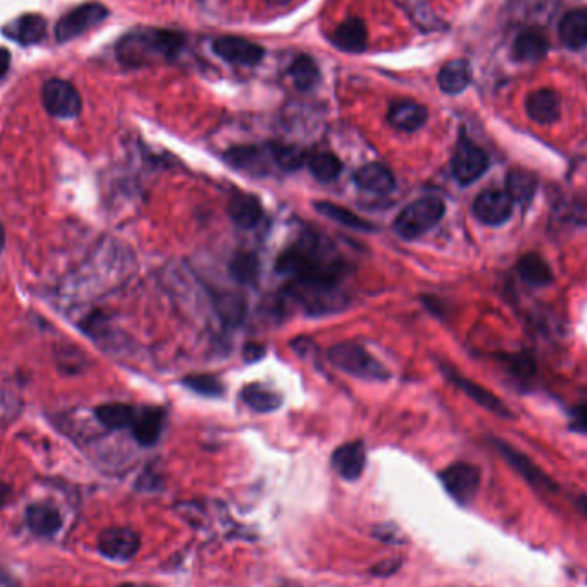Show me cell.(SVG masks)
<instances>
[{"mask_svg": "<svg viewBox=\"0 0 587 587\" xmlns=\"http://www.w3.org/2000/svg\"><path fill=\"white\" fill-rule=\"evenodd\" d=\"M227 212L236 225L243 229H253L258 225L263 216V206L257 196L239 193L230 198Z\"/></svg>", "mask_w": 587, "mask_h": 587, "instance_id": "cell-23", "label": "cell"}, {"mask_svg": "<svg viewBox=\"0 0 587 587\" xmlns=\"http://www.w3.org/2000/svg\"><path fill=\"white\" fill-rule=\"evenodd\" d=\"M214 50L218 58L236 66H257L265 58L263 47L249 42L243 37H220L214 42Z\"/></svg>", "mask_w": 587, "mask_h": 587, "instance_id": "cell-13", "label": "cell"}, {"mask_svg": "<svg viewBox=\"0 0 587 587\" xmlns=\"http://www.w3.org/2000/svg\"><path fill=\"white\" fill-rule=\"evenodd\" d=\"M471 83V68L466 60L456 58L446 62L438 72V85L448 95H458Z\"/></svg>", "mask_w": 587, "mask_h": 587, "instance_id": "cell-25", "label": "cell"}, {"mask_svg": "<svg viewBox=\"0 0 587 587\" xmlns=\"http://www.w3.org/2000/svg\"><path fill=\"white\" fill-rule=\"evenodd\" d=\"M503 359L508 370L517 374V378H530L536 372V361L528 352H519L514 356L508 354Z\"/></svg>", "mask_w": 587, "mask_h": 587, "instance_id": "cell-39", "label": "cell"}, {"mask_svg": "<svg viewBox=\"0 0 587 587\" xmlns=\"http://www.w3.org/2000/svg\"><path fill=\"white\" fill-rule=\"evenodd\" d=\"M142 546L140 534L128 528H110L105 529L99 538V550L101 555L115 561H128L132 559Z\"/></svg>", "mask_w": 587, "mask_h": 587, "instance_id": "cell-12", "label": "cell"}, {"mask_svg": "<svg viewBox=\"0 0 587 587\" xmlns=\"http://www.w3.org/2000/svg\"><path fill=\"white\" fill-rule=\"evenodd\" d=\"M560 40L569 48H582L587 45V9H575L561 17Z\"/></svg>", "mask_w": 587, "mask_h": 587, "instance_id": "cell-24", "label": "cell"}, {"mask_svg": "<svg viewBox=\"0 0 587 587\" xmlns=\"http://www.w3.org/2000/svg\"><path fill=\"white\" fill-rule=\"evenodd\" d=\"M560 109H561V103H560L559 93L548 88L536 89L526 100V112L529 115L530 121L541 126L557 122L560 119Z\"/></svg>", "mask_w": 587, "mask_h": 587, "instance_id": "cell-16", "label": "cell"}, {"mask_svg": "<svg viewBox=\"0 0 587 587\" xmlns=\"http://www.w3.org/2000/svg\"><path fill=\"white\" fill-rule=\"evenodd\" d=\"M572 430L587 435V402L572 411Z\"/></svg>", "mask_w": 587, "mask_h": 587, "instance_id": "cell-40", "label": "cell"}, {"mask_svg": "<svg viewBox=\"0 0 587 587\" xmlns=\"http://www.w3.org/2000/svg\"><path fill=\"white\" fill-rule=\"evenodd\" d=\"M11 487L7 485V483H4V481H0V508L9 501V498H11Z\"/></svg>", "mask_w": 587, "mask_h": 587, "instance_id": "cell-43", "label": "cell"}, {"mask_svg": "<svg viewBox=\"0 0 587 587\" xmlns=\"http://www.w3.org/2000/svg\"><path fill=\"white\" fill-rule=\"evenodd\" d=\"M2 33L16 44H40L47 37V21L40 15L21 16L2 29Z\"/></svg>", "mask_w": 587, "mask_h": 587, "instance_id": "cell-18", "label": "cell"}, {"mask_svg": "<svg viewBox=\"0 0 587 587\" xmlns=\"http://www.w3.org/2000/svg\"><path fill=\"white\" fill-rule=\"evenodd\" d=\"M315 208L321 215L329 216L330 220H335L349 229L359 230V232H372L374 230L370 222H366L364 218L352 214L351 210H347L341 204L321 201V203H315Z\"/></svg>", "mask_w": 587, "mask_h": 587, "instance_id": "cell-31", "label": "cell"}, {"mask_svg": "<svg viewBox=\"0 0 587 587\" xmlns=\"http://www.w3.org/2000/svg\"><path fill=\"white\" fill-rule=\"evenodd\" d=\"M331 466L347 481H356L366 466V448L362 442L339 446L331 456Z\"/></svg>", "mask_w": 587, "mask_h": 587, "instance_id": "cell-17", "label": "cell"}, {"mask_svg": "<svg viewBox=\"0 0 587 587\" xmlns=\"http://www.w3.org/2000/svg\"><path fill=\"white\" fill-rule=\"evenodd\" d=\"M272 155V146L257 148V146H241L225 153V160L232 167L249 171V173H265V160Z\"/></svg>", "mask_w": 587, "mask_h": 587, "instance_id": "cell-26", "label": "cell"}, {"mask_svg": "<svg viewBox=\"0 0 587 587\" xmlns=\"http://www.w3.org/2000/svg\"><path fill=\"white\" fill-rule=\"evenodd\" d=\"M268 4H273V5H286L290 0H267Z\"/></svg>", "mask_w": 587, "mask_h": 587, "instance_id": "cell-46", "label": "cell"}, {"mask_svg": "<svg viewBox=\"0 0 587 587\" xmlns=\"http://www.w3.org/2000/svg\"><path fill=\"white\" fill-rule=\"evenodd\" d=\"M272 155L275 163L284 171H298L306 162V153L301 148L288 144H272Z\"/></svg>", "mask_w": 587, "mask_h": 587, "instance_id": "cell-36", "label": "cell"}, {"mask_svg": "<svg viewBox=\"0 0 587 587\" xmlns=\"http://www.w3.org/2000/svg\"><path fill=\"white\" fill-rule=\"evenodd\" d=\"M428 121V109L413 100L393 101L388 109V122L392 128L414 132L421 130Z\"/></svg>", "mask_w": 587, "mask_h": 587, "instance_id": "cell-15", "label": "cell"}, {"mask_svg": "<svg viewBox=\"0 0 587 587\" xmlns=\"http://www.w3.org/2000/svg\"><path fill=\"white\" fill-rule=\"evenodd\" d=\"M489 160L483 148L474 144L471 140L462 138L457 144V150L452 158V173L462 186H469L487 173Z\"/></svg>", "mask_w": 587, "mask_h": 587, "instance_id": "cell-9", "label": "cell"}, {"mask_svg": "<svg viewBox=\"0 0 587 587\" xmlns=\"http://www.w3.org/2000/svg\"><path fill=\"white\" fill-rule=\"evenodd\" d=\"M216 311H218L220 318L224 320V323L239 325L243 321L246 306H244L243 299L225 294V296H220L216 299Z\"/></svg>", "mask_w": 587, "mask_h": 587, "instance_id": "cell-37", "label": "cell"}, {"mask_svg": "<svg viewBox=\"0 0 587 587\" xmlns=\"http://www.w3.org/2000/svg\"><path fill=\"white\" fill-rule=\"evenodd\" d=\"M183 383L187 388H191L193 392H196L200 395H206V397H218L224 393L222 382L212 374H191V376L184 378Z\"/></svg>", "mask_w": 587, "mask_h": 587, "instance_id": "cell-38", "label": "cell"}, {"mask_svg": "<svg viewBox=\"0 0 587 587\" xmlns=\"http://www.w3.org/2000/svg\"><path fill=\"white\" fill-rule=\"evenodd\" d=\"M440 479L446 493L460 503L469 505L476 498L481 485V473L473 464L457 462L440 473Z\"/></svg>", "mask_w": 587, "mask_h": 587, "instance_id": "cell-8", "label": "cell"}, {"mask_svg": "<svg viewBox=\"0 0 587 587\" xmlns=\"http://www.w3.org/2000/svg\"><path fill=\"white\" fill-rule=\"evenodd\" d=\"M444 372L445 374L448 376V380L454 382V383H456L469 399H473L477 405L485 407L489 413L500 415V417H512V413L508 411V407H507L495 393H491L487 388L477 385L473 380L458 374V372H456V370H452V368H444Z\"/></svg>", "mask_w": 587, "mask_h": 587, "instance_id": "cell-14", "label": "cell"}, {"mask_svg": "<svg viewBox=\"0 0 587 587\" xmlns=\"http://www.w3.org/2000/svg\"><path fill=\"white\" fill-rule=\"evenodd\" d=\"M333 44L349 54H361L368 45V28L362 19L349 17L339 25L333 35Z\"/></svg>", "mask_w": 587, "mask_h": 587, "instance_id": "cell-21", "label": "cell"}, {"mask_svg": "<svg viewBox=\"0 0 587 587\" xmlns=\"http://www.w3.org/2000/svg\"><path fill=\"white\" fill-rule=\"evenodd\" d=\"M277 272L290 277L292 280L341 282L345 273V263L333 253H329L320 237L306 236L280 255L277 259Z\"/></svg>", "mask_w": 587, "mask_h": 587, "instance_id": "cell-1", "label": "cell"}, {"mask_svg": "<svg viewBox=\"0 0 587 587\" xmlns=\"http://www.w3.org/2000/svg\"><path fill=\"white\" fill-rule=\"evenodd\" d=\"M243 401L257 413H273L282 405V397L261 385H247L243 390Z\"/></svg>", "mask_w": 587, "mask_h": 587, "instance_id": "cell-32", "label": "cell"}, {"mask_svg": "<svg viewBox=\"0 0 587 587\" xmlns=\"http://www.w3.org/2000/svg\"><path fill=\"white\" fill-rule=\"evenodd\" d=\"M329 358L339 370L359 378H372V380L390 378L387 368L372 358L364 347L354 342L333 345L329 351Z\"/></svg>", "mask_w": 587, "mask_h": 587, "instance_id": "cell-5", "label": "cell"}, {"mask_svg": "<svg viewBox=\"0 0 587 587\" xmlns=\"http://www.w3.org/2000/svg\"><path fill=\"white\" fill-rule=\"evenodd\" d=\"M230 275L239 284H255L259 275L258 257L255 253H237L230 263Z\"/></svg>", "mask_w": 587, "mask_h": 587, "instance_id": "cell-34", "label": "cell"}, {"mask_svg": "<svg viewBox=\"0 0 587 587\" xmlns=\"http://www.w3.org/2000/svg\"><path fill=\"white\" fill-rule=\"evenodd\" d=\"M136 414H138V409L128 404H105L97 407L95 411L97 419L109 430L131 428Z\"/></svg>", "mask_w": 587, "mask_h": 587, "instance_id": "cell-30", "label": "cell"}, {"mask_svg": "<svg viewBox=\"0 0 587 587\" xmlns=\"http://www.w3.org/2000/svg\"><path fill=\"white\" fill-rule=\"evenodd\" d=\"M354 183L372 194H388L395 187V177L385 165L368 163L354 173Z\"/></svg>", "mask_w": 587, "mask_h": 587, "instance_id": "cell-22", "label": "cell"}, {"mask_svg": "<svg viewBox=\"0 0 587 587\" xmlns=\"http://www.w3.org/2000/svg\"><path fill=\"white\" fill-rule=\"evenodd\" d=\"M473 210L474 215L477 216L479 222H483L485 225L497 227L505 224L512 216L514 201L508 196L507 191L489 187L477 194Z\"/></svg>", "mask_w": 587, "mask_h": 587, "instance_id": "cell-10", "label": "cell"}, {"mask_svg": "<svg viewBox=\"0 0 587 587\" xmlns=\"http://www.w3.org/2000/svg\"><path fill=\"white\" fill-rule=\"evenodd\" d=\"M308 165H309L311 173L323 184L335 181L342 173V162L339 160V157H335L333 153H329V152L316 153V155L308 160Z\"/></svg>", "mask_w": 587, "mask_h": 587, "instance_id": "cell-33", "label": "cell"}, {"mask_svg": "<svg viewBox=\"0 0 587 587\" xmlns=\"http://www.w3.org/2000/svg\"><path fill=\"white\" fill-rule=\"evenodd\" d=\"M184 47V37L171 29H138L121 38L117 58L128 68H143L173 60Z\"/></svg>", "mask_w": 587, "mask_h": 587, "instance_id": "cell-2", "label": "cell"}, {"mask_svg": "<svg viewBox=\"0 0 587 587\" xmlns=\"http://www.w3.org/2000/svg\"><path fill=\"white\" fill-rule=\"evenodd\" d=\"M493 444L498 448L501 457L505 458L516 469L517 473L529 483L530 487H536L538 491H548V493L559 491L557 483L550 476H546L534 462H530L524 454H520L519 450L512 448L510 445L505 444L501 440H493Z\"/></svg>", "mask_w": 587, "mask_h": 587, "instance_id": "cell-11", "label": "cell"}, {"mask_svg": "<svg viewBox=\"0 0 587 587\" xmlns=\"http://www.w3.org/2000/svg\"><path fill=\"white\" fill-rule=\"evenodd\" d=\"M28 529L40 538H52L62 528V516L58 508L48 503H33L26 510Z\"/></svg>", "mask_w": 587, "mask_h": 587, "instance_id": "cell-20", "label": "cell"}, {"mask_svg": "<svg viewBox=\"0 0 587 587\" xmlns=\"http://www.w3.org/2000/svg\"><path fill=\"white\" fill-rule=\"evenodd\" d=\"M122 587H148V586H134V584H130V586H122Z\"/></svg>", "mask_w": 587, "mask_h": 587, "instance_id": "cell-47", "label": "cell"}, {"mask_svg": "<svg viewBox=\"0 0 587 587\" xmlns=\"http://www.w3.org/2000/svg\"><path fill=\"white\" fill-rule=\"evenodd\" d=\"M165 425V409L162 407H144L138 411L131 426L138 444L152 446L158 442Z\"/></svg>", "mask_w": 587, "mask_h": 587, "instance_id": "cell-19", "label": "cell"}, {"mask_svg": "<svg viewBox=\"0 0 587 587\" xmlns=\"http://www.w3.org/2000/svg\"><path fill=\"white\" fill-rule=\"evenodd\" d=\"M290 76L294 79V85L306 91L311 89L320 79V69L315 60L309 56H299L290 66Z\"/></svg>", "mask_w": 587, "mask_h": 587, "instance_id": "cell-35", "label": "cell"}, {"mask_svg": "<svg viewBox=\"0 0 587 587\" xmlns=\"http://www.w3.org/2000/svg\"><path fill=\"white\" fill-rule=\"evenodd\" d=\"M575 507L581 510L582 516L587 517V495H579L575 498Z\"/></svg>", "mask_w": 587, "mask_h": 587, "instance_id": "cell-44", "label": "cell"}, {"mask_svg": "<svg viewBox=\"0 0 587 587\" xmlns=\"http://www.w3.org/2000/svg\"><path fill=\"white\" fill-rule=\"evenodd\" d=\"M42 103L45 110L58 119H72L79 115L83 101L72 83L66 79H48L42 88Z\"/></svg>", "mask_w": 587, "mask_h": 587, "instance_id": "cell-7", "label": "cell"}, {"mask_svg": "<svg viewBox=\"0 0 587 587\" xmlns=\"http://www.w3.org/2000/svg\"><path fill=\"white\" fill-rule=\"evenodd\" d=\"M331 280H292L288 292L292 299L313 316H325L344 309L347 298Z\"/></svg>", "mask_w": 587, "mask_h": 587, "instance_id": "cell-3", "label": "cell"}, {"mask_svg": "<svg viewBox=\"0 0 587 587\" xmlns=\"http://www.w3.org/2000/svg\"><path fill=\"white\" fill-rule=\"evenodd\" d=\"M11 69V54L7 48H0V78H4Z\"/></svg>", "mask_w": 587, "mask_h": 587, "instance_id": "cell-42", "label": "cell"}, {"mask_svg": "<svg viewBox=\"0 0 587 587\" xmlns=\"http://www.w3.org/2000/svg\"><path fill=\"white\" fill-rule=\"evenodd\" d=\"M4 244H5V232H4V227L0 225V251H2Z\"/></svg>", "mask_w": 587, "mask_h": 587, "instance_id": "cell-45", "label": "cell"}, {"mask_svg": "<svg viewBox=\"0 0 587 587\" xmlns=\"http://www.w3.org/2000/svg\"><path fill=\"white\" fill-rule=\"evenodd\" d=\"M445 215V203L440 198L428 196L411 203L395 218L393 229L405 241H414L430 232Z\"/></svg>", "mask_w": 587, "mask_h": 587, "instance_id": "cell-4", "label": "cell"}, {"mask_svg": "<svg viewBox=\"0 0 587 587\" xmlns=\"http://www.w3.org/2000/svg\"><path fill=\"white\" fill-rule=\"evenodd\" d=\"M512 52L520 62H538L548 54V40L540 31H524L517 37Z\"/></svg>", "mask_w": 587, "mask_h": 587, "instance_id": "cell-28", "label": "cell"}, {"mask_svg": "<svg viewBox=\"0 0 587 587\" xmlns=\"http://www.w3.org/2000/svg\"><path fill=\"white\" fill-rule=\"evenodd\" d=\"M517 272L520 275V278L529 286L544 287L551 284V280H553V272H551L550 265L538 253H528L519 259Z\"/></svg>", "mask_w": 587, "mask_h": 587, "instance_id": "cell-27", "label": "cell"}, {"mask_svg": "<svg viewBox=\"0 0 587 587\" xmlns=\"http://www.w3.org/2000/svg\"><path fill=\"white\" fill-rule=\"evenodd\" d=\"M109 16V9L99 2H87L60 17L56 28L58 42H71L76 37L99 26Z\"/></svg>", "mask_w": 587, "mask_h": 587, "instance_id": "cell-6", "label": "cell"}, {"mask_svg": "<svg viewBox=\"0 0 587 587\" xmlns=\"http://www.w3.org/2000/svg\"><path fill=\"white\" fill-rule=\"evenodd\" d=\"M265 356V347L259 344H247L244 349V359L249 362H255Z\"/></svg>", "mask_w": 587, "mask_h": 587, "instance_id": "cell-41", "label": "cell"}, {"mask_svg": "<svg viewBox=\"0 0 587 587\" xmlns=\"http://www.w3.org/2000/svg\"><path fill=\"white\" fill-rule=\"evenodd\" d=\"M507 193L512 198V201H517L520 204H528L534 194H536V187H538V179L534 173L526 171V169H514L507 173Z\"/></svg>", "mask_w": 587, "mask_h": 587, "instance_id": "cell-29", "label": "cell"}]
</instances>
